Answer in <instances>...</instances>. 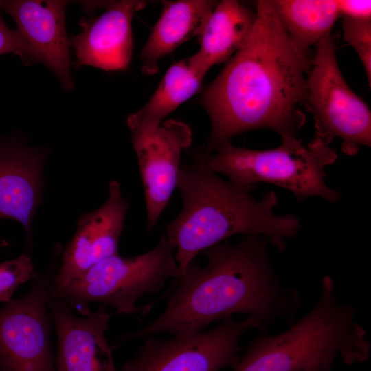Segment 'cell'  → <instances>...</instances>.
<instances>
[{
    "mask_svg": "<svg viewBox=\"0 0 371 371\" xmlns=\"http://www.w3.org/2000/svg\"><path fill=\"white\" fill-rule=\"evenodd\" d=\"M306 76L304 106L315 121V138L326 145L338 137L341 150L352 156L371 146V111L346 82L331 35L315 45Z\"/></svg>",
    "mask_w": 371,
    "mask_h": 371,
    "instance_id": "52a82bcc",
    "label": "cell"
},
{
    "mask_svg": "<svg viewBox=\"0 0 371 371\" xmlns=\"http://www.w3.org/2000/svg\"><path fill=\"white\" fill-rule=\"evenodd\" d=\"M144 188L146 232L150 233L177 188L183 151L192 142L190 127L167 120L153 129H130Z\"/></svg>",
    "mask_w": 371,
    "mask_h": 371,
    "instance_id": "30bf717a",
    "label": "cell"
},
{
    "mask_svg": "<svg viewBox=\"0 0 371 371\" xmlns=\"http://www.w3.org/2000/svg\"><path fill=\"white\" fill-rule=\"evenodd\" d=\"M8 243L5 240H0V247L7 246Z\"/></svg>",
    "mask_w": 371,
    "mask_h": 371,
    "instance_id": "d4e9b609",
    "label": "cell"
},
{
    "mask_svg": "<svg viewBox=\"0 0 371 371\" xmlns=\"http://www.w3.org/2000/svg\"><path fill=\"white\" fill-rule=\"evenodd\" d=\"M146 4L143 0L109 1L100 16L80 20L82 32L69 39L78 66L90 65L107 71L126 69L133 47L131 22Z\"/></svg>",
    "mask_w": 371,
    "mask_h": 371,
    "instance_id": "4fadbf2b",
    "label": "cell"
},
{
    "mask_svg": "<svg viewBox=\"0 0 371 371\" xmlns=\"http://www.w3.org/2000/svg\"><path fill=\"white\" fill-rule=\"evenodd\" d=\"M205 76L190 57L175 63L148 102L128 115L126 125L129 130L158 127L167 115L198 92Z\"/></svg>",
    "mask_w": 371,
    "mask_h": 371,
    "instance_id": "e0dca14e",
    "label": "cell"
},
{
    "mask_svg": "<svg viewBox=\"0 0 371 371\" xmlns=\"http://www.w3.org/2000/svg\"><path fill=\"white\" fill-rule=\"evenodd\" d=\"M355 315V307L338 300L326 275L311 311L283 332L249 339L232 371H332L338 357L346 365L363 363L371 344Z\"/></svg>",
    "mask_w": 371,
    "mask_h": 371,
    "instance_id": "277c9868",
    "label": "cell"
},
{
    "mask_svg": "<svg viewBox=\"0 0 371 371\" xmlns=\"http://www.w3.org/2000/svg\"><path fill=\"white\" fill-rule=\"evenodd\" d=\"M175 251L164 234L151 250L133 257L118 254L106 258L69 284L49 288V296L66 302L82 315L91 312L89 306L93 303L111 306L118 314L144 315L138 300L156 294L168 278L179 275Z\"/></svg>",
    "mask_w": 371,
    "mask_h": 371,
    "instance_id": "8992f818",
    "label": "cell"
},
{
    "mask_svg": "<svg viewBox=\"0 0 371 371\" xmlns=\"http://www.w3.org/2000/svg\"><path fill=\"white\" fill-rule=\"evenodd\" d=\"M36 274L32 258L27 254L0 262V302L11 300L19 286Z\"/></svg>",
    "mask_w": 371,
    "mask_h": 371,
    "instance_id": "44dd1931",
    "label": "cell"
},
{
    "mask_svg": "<svg viewBox=\"0 0 371 371\" xmlns=\"http://www.w3.org/2000/svg\"><path fill=\"white\" fill-rule=\"evenodd\" d=\"M256 19V12L236 0H222L210 14L200 35V48L190 56L204 74L227 63L243 45Z\"/></svg>",
    "mask_w": 371,
    "mask_h": 371,
    "instance_id": "2e32d148",
    "label": "cell"
},
{
    "mask_svg": "<svg viewBox=\"0 0 371 371\" xmlns=\"http://www.w3.org/2000/svg\"><path fill=\"white\" fill-rule=\"evenodd\" d=\"M47 307L57 337L56 371H117L106 337L113 315L106 306L78 315L68 303L48 295Z\"/></svg>",
    "mask_w": 371,
    "mask_h": 371,
    "instance_id": "8fae6325",
    "label": "cell"
},
{
    "mask_svg": "<svg viewBox=\"0 0 371 371\" xmlns=\"http://www.w3.org/2000/svg\"><path fill=\"white\" fill-rule=\"evenodd\" d=\"M218 2L213 0L162 1L161 13L139 56L142 73L145 75L155 74L162 58L185 42L199 36Z\"/></svg>",
    "mask_w": 371,
    "mask_h": 371,
    "instance_id": "9a60e30c",
    "label": "cell"
},
{
    "mask_svg": "<svg viewBox=\"0 0 371 371\" xmlns=\"http://www.w3.org/2000/svg\"><path fill=\"white\" fill-rule=\"evenodd\" d=\"M340 17L371 18V1L336 0Z\"/></svg>",
    "mask_w": 371,
    "mask_h": 371,
    "instance_id": "cb8c5ba5",
    "label": "cell"
},
{
    "mask_svg": "<svg viewBox=\"0 0 371 371\" xmlns=\"http://www.w3.org/2000/svg\"><path fill=\"white\" fill-rule=\"evenodd\" d=\"M128 208V201L122 195L120 184L116 181H111L108 186L106 201L95 210V265L118 254L119 242Z\"/></svg>",
    "mask_w": 371,
    "mask_h": 371,
    "instance_id": "ffe728a7",
    "label": "cell"
},
{
    "mask_svg": "<svg viewBox=\"0 0 371 371\" xmlns=\"http://www.w3.org/2000/svg\"><path fill=\"white\" fill-rule=\"evenodd\" d=\"M256 329L268 333L269 326L254 316L236 320L234 316L218 322L212 329L173 336L171 339H144L135 356L120 371H221L232 369L238 361L240 337Z\"/></svg>",
    "mask_w": 371,
    "mask_h": 371,
    "instance_id": "ba28073f",
    "label": "cell"
},
{
    "mask_svg": "<svg viewBox=\"0 0 371 371\" xmlns=\"http://www.w3.org/2000/svg\"><path fill=\"white\" fill-rule=\"evenodd\" d=\"M67 1H2L1 9L10 14L25 43L31 64L41 63L58 77L65 91L74 89L70 74V40L65 23Z\"/></svg>",
    "mask_w": 371,
    "mask_h": 371,
    "instance_id": "7c38bea8",
    "label": "cell"
},
{
    "mask_svg": "<svg viewBox=\"0 0 371 371\" xmlns=\"http://www.w3.org/2000/svg\"><path fill=\"white\" fill-rule=\"evenodd\" d=\"M337 158L336 151L313 138L303 144L297 137L281 139V145L269 150H254L225 142L212 154L205 151V162L215 173L243 186L265 182L293 193L298 201L311 196L335 203L341 194L325 181L326 167Z\"/></svg>",
    "mask_w": 371,
    "mask_h": 371,
    "instance_id": "5b68a950",
    "label": "cell"
},
{
    "mask_svg": "<svg viewBox=\"0 0 371 371\" xmlns=\"http://www.w3.org/2000/svg\"><path fill=\"white\" fill-rule=\"evenodd\" d=\"M47 153L11 137L0 142V221L14 220L28 239L43 200Z\"/></svg>",
    "mask_w": 371,
    "mask_h": 371,
    "instance_id": "5bb4252c",
    "label": "cell"
},
{
    "mask_svg": "<svg viewBox=\"0 0 371 371\" xmlns=\"http://www.w3.org/2000/svg\"><path fill=\"white\" fill-rule=\"evenodd\" d=\"M95 211L80 216L77 229L63 251L60 263L52 277L50 289L60 288L78 279L95 265Z\"/></svg>",
    "mask_w": 371,
    "mask_h": 371,
    "instance_id": "d6986e66",
    "label": "cell"
},
{
    "mask_svg": "<svg viewBox=\"0 0 371 371\" xmlns=\"http://www.w3.org/2000/svg\"><path fill=\"white\" fill-rule=\"evenodd\" d=\"M2 3V1H0V9H1V4Z\"/></svg>",
    "mask_w": 371,
    "mask_h": 371,
    "instance_id": "484cf974",
    "label": "cell"
},
{
    "mask_svg": "<svg viewBox=\"0 0 371 371\" xmlns=\"http://www.w3.org/2000/svg\"><path fill=\"white\" fill-rule=\"evenodd\" d=\"M56 269L53 258L47 270L32 279L25 295L0 308V371H56L47 307Z\"/></svg>",
    "mask_w": 371,
    "mask_h": 371,
    "instance_id": "9c48e42d",
    "label": "cell"
},
{
    "mask_svg": "<svg viewBox=\"0 0 371 371\" xmlns=\"http://www.w3.org/2000/svg\"><path fill=\"white\" fill-rule=\"evenodd\" d=\"M342 29L345 41L357 54L371 87V18L343 17Z\"/></svg>",
    "mask_w": 371,
    "mask_h": 371,
    "instance_id": "7402d4cb",
    "label": "cell"
},
{
    "mask_svg": "<svg viewBox=\"0 0 371 371\" xmlns=\"http://www.w3.org/2000/svg\"><path fill=\"white\" fill-rule=\"evenodd\" d=\"M295 49L310 56V47L330 36L340 17L336 0H269Z\"/></svg>",
    "mask_w": 371,
    "mask_h": 371,
    "instance_id": "ac0fdd59",
    "label": "cell"
},
{
    "mask_svg": "<svg viewBox=\"0 0 371 371\" xmlns=\"http://www.w3.org/2000/svg\"><path fill=\"white\" fill-rule=\"evenodd\" d=\"M8 53L16 54L25 65H31L30 53L25 43L16 30L7 27L0 13V54Z\"/></svg>",
    "mask_w": 371,
    "mask_h": 371,
    "instance_id": "603a6c76",
    "label": "cell"
},
{
    "mask_svg": "<svg viewBox=\"0 0 371 371\" xmlns=\"http://www.w3.org/2000/svg\"><path fill=\"white\" fill-rule=\"evenodd\" d=\"M263 236L243 235L203 251V267L194 260L175 281L164 311L153 322L122 335V341L159 333L173 336L203 332L214 322L246 314L267 325L282 320L290 326L301 309L297 291L282 284Z\"/></svg>",
    "mask_w": 371,
    "mask_h": 371,
    "instance_id": "7a4b0ae2",
    "label": "cell"
},
{
    "mask_svg": "<svg viewBox=\"0 0 371 371\" xmlns=\"http://www.w3.org/2000/svg\"><path fill=\"white\" fill-rule=\"evenodd\" d=\"M256 19L241 48L198 99L211 122L207 154L240 133L269 129L297 137L310 56L291 44L269 0L256 3Z\"/></svg>",
    "mask_w": 371,
    "mask_h": 371,
    "instance_id": "6da1fadb",
    "label": "cell"
},
{
    "mask_svg": "<svg viewBox=\"0 0 371 371\" xmlns=\"http://www.w3.org/2000/svg\"><path fill=\"white\" fill-rule=\"evenodd\" d=\"M256 188L220 178L207 166L205 150L196 151L191 163L181 164L177 188L182 208L164 233L175 249L179 275L198 254L236 234L263 236L279 251L287 249L286 240L297 237L300 219L276 215L275 192L258 200L252 194Z\"/></svg>",
    "mask_w": 371,
    "mask_h": 371,
    "instance_id": "3957f363",
    "label": "cell"
}]
</instances>
